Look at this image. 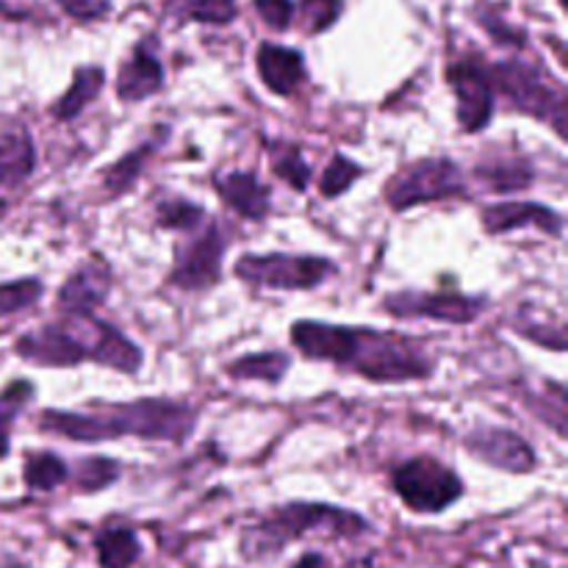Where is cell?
<instances>
[{
	"instance_id": "6da1fadb",
	"label": "cell",
	"mask_w": 568,
	"mask_h": 568,
	"mask_svg": "<svg viewBox=\"0 0 568 568\" xmlns=\"http://www.w3.org/2000/svg\"><path fill=\"white\" fill-rule=\"evenodd\" d=\"M292 342L308 358L347 366L377 383L422 381L433 369L430 361L408 338L366 327H338L305 320L292 325Z\"/></svg>"
},
{
	"instance_id": "7a4b0ae2",
	"label": "cell",
	"mask_w": 568,
	"mask_h": 568,
	"mask_svg": "<svg viewBox=\"0 0 568 568\" xmlns=\"http://www.w3.org/2000/svg\"><path fill=\"white\" fill-rule=\"evenodd\" d=\"M39 427L83 444L109 442L120 436L183 442L194 430V410L170 399H136L125 405H98L94 414L44 410Z\"/></svg>"
},
{
	"instance_id": "3957f363",
	"label": "cell",
	"mask_w": 568,
	"mask_h": 568,
	"mask_svg": "<svg viewBox=\"0 0 568 568\" xmlns=\"http://www.w3.org/2000/svg\"><path fill=\"white\" fill-rule=\"evenodd\" d=\"M14 353L28 364L50 369H67L81 361H94L125 375L142 369V349L109 322L94 316H67L61 325H44L42 331L22 336Z\"/></svg>"
},
{
	"instance_id": "277c9868",
	"label": "cell",
	"mask_w": 568,
	"mask_h": 568,
	"mask_svg": "<svg viewBox=\"0 0 568 568\" xmlns=\"http://www.w3.org/2000/svg\"><path fill=\"white\" fill-rule=\"evenodd\" d=\"M311 530L331 532V536H358L366 530V521L358 514L338 510L333 505H286L250 532L244 549L250 558H261L277 552Z\"/></svg>"
},
{
	"instance_id": "5b68a950",
	"label": "cell",
	"mask_w": 568,
	"mask_h": 568,
	"mask_svg": "<svg viewBox=\"0 0 568 568\" xmlns=\"http://www.w3.org/2000/svg\"><path fill=\"white\" fill-rule=\"evenodd\" d=\"M488 78H491V87L499 89L516 109L536 120L552 122L555 133L566 136L568 103L566 89L560 83L525 61H503L488 70Z\"/></svg>"
},
{
	"instance_id": "8992f818",
	"label": "cell",
	"mask_w": 568,
	"mask_h": 568,
	"mask_svg": "<svg viewBox=\"0 0 568 568\" xmlns=\"http://www.w3.org/2000/svg\"><path fill=\"white\" fill-rule=\"evenodd\" d=\"M333 272H336V266L327 258H316V255H242L236 264V275L242 281L253 283V286L288 288V292L316 288Z\"/></svg>"
},
{
	"instance_id": "52a82bcc",
	"label": "cell",
	"mask_w": 568,
	"mask_h": 568,
	"mask_svg": "<svg viewBox=\"0 0 568 568\" xmlns=\"http://www.w3.org/2000/svg\"><path fill=\"white\" fill-rule=\"evenodd\" d=\"M394 491L416 514H438L464 494L460 477L433 458H414L394 471Z\"/></svg>"
},
{
	"instance_id": "ba28073f",
	"label": "cell",
	"mask_w": 568,
	"mask_h": 568,
	"mask_svg": "<svg viewBox=\"0 0 568 568\" xmlns=\"http://www.w3.org/2000/svg\"><path fill=\"white\" fill-rule=\"evenodd\" d=\"M464 192V175L458 164L449 159H422L405 166L386 186V200L392 209L405 211L410 205L430 203V200L455 197Z\"/></svg>"
},
{
	"instance_id": "9c48e42d",
	"label": "cell",
	"mask_w": 568,
	"mask_h": 568,
	"mask_svg": "<svg viewBox=\"0 0 568 568\" xmlns=\"http://www.w3.org/2000/svg\"><path fill=\"white\" fill-rule=\"evenodd\" d=\"M222 255H225V236L211 222L194 239L181 244L175 253V270L170 281L181 288H209L222 275Z\"/></svg>"
},
{
	"instance_id": "30bf717a",
	"label": "cell",
	"mask_w": 568,
	"mask_h": 568,
	"mask_svg": "<svg viewBox=\"0 0 568 568\" xmlns=\"http://www.w3.org/2000/svg\"><path fill=\"white\" fill-rule=\"evenodd\" d=\"M447 81L458 98V120L464 131H483L494 114V87L486 67L471 59L455 61L447 70Z\"/></svg>"
},
{
	"instance_id": "8fae6325",
	"label": "cell",
	"mask_w": 568,
	"mask_h": 568,
	"mask_svg": "<svg viewBox=\"0 0 568 568\" xmlns=\"http://www.w3.org/2000/svg\"><path fill=\"white\" fill-rule=\"evenodd\" d=\"M388 314L408 320V316H425V320L449 322V325H469L483 314V300L464 297V294H414L399 292L386 300Z\"/></svg>"
},
{
	"instance_id": "7c38bea8",
	"label": "cell",
	"mask_w": 568,
	"mask_h": 568,
	"mask_svg": "<svg viewBox=\"0 0 568 568\" xmlns=\"http://www.w3.org/2000/svg\"><path fill=\"white\" fill-rule=\"evenodd\" d=\"M466 449L475 458L497 466V469L525 475L536 469V449L508 427H480L471 436H466Z\"/></svg>"
},
{
	"instance_id": "4fadbf2b",
	"label": "cell",
	"mask_w": 568,
	"mask_h": 568,
	"mask_svg": "<svg viewBox=\"0 0 568 568\" xmlns=\"http://www.w3.org/2000/svg\"><path fill=\"white\" fill-rule=\"evenodd\" d=\"M105 294H109V266L100 261H89L67 277L55 303L67 316H92Z\"/></svg>"
},
{
	"instance_id": "5bb4252c",
	"label": "cell",
	"mask_w": 568,
	"mask_h": 568,
	"mask_svg": "<svg viewBox=\"0 0 568 568\" xmlns=\"http://www.w3.org/2000/svg\"><path fill=\"white\" fill-rule=\"evenodd\" d=\"M483 225L488 233H510L516 227H541V231L560 236L564 216L541 203H497L483 211Z\"/></svg>"
},
{
	"instance_id": "9a60e30c",
	"label": "cell",
	"mask_w": 568,
	"mask_h": 568,
	"mask_svg": "<svg viewBox=\"0 0 568 568\" xmlns=\"http://www.w3.org/2000/svg\"><path fill=\"white\" fill-rule=\"evenodd\" d=\"M161 83H164V70H161L159 59L148 44H139L131 59L122 64L120 78H116V94L125 103H139L159 92Z\"/></svg>"
},
{
	"instance_id": "2e32d148",
	"label": "cell",
	"mask_w": 568,
	"mask_h": 568,
	"mask_svg": "<svg viewBox=\"0 0 568 568\" xmlns=\"http://www.w3.org/2000/svg\"><path fill=\"white\" fill-rule=\"evenodd\" d=\"M214 186L220 197L231 205L236 214L247 220H264L270 214V189L253 175V172H231V175H216Z\"/></svg>"
},
{
	"instance_id": "e0dca14e",
	"label": "cell",
	"mask_w": 568,
	"mask_h": 568,
	"mask_svg": "<svg viewBox=\"0 0 568 568\" xmlns=\"http://www.w3.org/2000/svg\"><path fill=\"white\" fill-rule=\"evenodd\" d=\"M258 72L275 94H294L305 81V61L297 50L266 42L258 50Z\"/></svg>"
},
{
	"instance_id": "ac0fdd59",
	"label": "cell",
	"mask_w": 568,
	"mask_h": 568,
	"mask_svg": "<svg viewBox=\"0 0 568 568\" xmlns=\"http://www.w3.org/2000/svg\"><path fill=\"white\" fill-rule=\"evenodd\" d=\"M37 166V150L26 131H9L0 136V186H20Z\"/></svg>"
},
{
	"instance_id": "d6986e66",
	"label": "cell",
	"mask_w": 568,
	"mask_h": 568,
	"mask_svg": "<svg viewBox=\"0 0 568 568\" xmlns=\"http://www.w3.org/2000/svg\"><path fill=\"white\" fill-rule=\"evenodd\" d=\"M103 83L105 72L100 67H81L75 72V78H72V87L64 92V98L53 105V116H59V120H75L92 100H98V94L103 92Z\"/></svg>"
},
{
	"instance_id": "ffe728a7",
	"label": "cell",
	"mask_w": 568,
	"mask_h": 568,
	"mask_svg": "<svg viewBox=\"0 0 568 568\" xmlns=\"http://www.w3.org/2000/svg\"><path fill=\"white\" fill-rule=\"evenodd\" d=\"M142 555L139 538L133 530L116 527V530H105L98 538V558L103 568H131Z\"/></svg>"
},
{
	"instance_id": "44dd1931",
	"label": "cell",
	"mask_w": 568,
	"mask_h": 568,
	"mask_svg": "<svg viewBox=\"0 0 568 568\" xmlns=\"http://www.w3.org/2000/svg\"><path fill=\"white\" fill-rule=\"evenodd\" d=\"M288 355L283 353H261V355H244V358L233 361L227 366L231 377L236 381H264V383H281L288 369Z\"/></svg>"
},
{
	"instance_id": "7402d4cb",
	"label": "cell",
	"mask_w": 568,
	"mask_h": 568,
	"mask_svg": "<svg viewBox=\"0 0 568 568\" xmlns=\"http://www.w3.org/2000/svg\"><path fill=\"white\" fill-rule=\"evenodd\" d=\"M22 477H26V486L33 488V491H53L55 486H61L70 477V469H67L59 455L37 453L26 458Z\"/></svg>"
},
{
	"instance_id": "603a6c76",
	"label": "cell",
	"mask_w": 568,
	"mask_h": 568,
	"mask_svg": "<svg viewBox=\"0 0 568 568\" xmlns=\"http://www.w3.org/2000/svg\"><path fill=\"white\" fill-rule=\"evenodd\" d=\"M477 175L491 183L494 192H519L532 183L530 166L521 164V161H497L494 166L477 170Z\"/></svg>"
},
{
	"instance_id": "cb8c5ba5",
	"label": "cell",
	"mask_w": 568,
	"mask_h": 568,
	"mask_svg": "<svg viewBox=\"0 0 568 568\" xmlns=\"http://www.w3.org/2000/svg\"><path fill=\"white\" fill-rule=\"evenodd\" d=\"M44 286L37 277H26V281L0 283V316L20 314V311L31 308L42 300Z\"/></svg>"
},
{
	"instance_id": "d4e9b609",
	"label": "cell",
	"mask_w": 568,
	"mask_h": 568,
	"mask_svg": "<svg viewBox=\"0 0 568 568\" xmlns=\"http://www.w3.org/2000/svg\"><path fill=\"white\" fill-rule=\"evenodd\" d=\"M205 222V211L200 205L186 203V200L170 197L164 203H159V225L166 231H197Z\"/></svg>"
},
{
	"instance_id": "484cf974",
	"label": "cell",
	"mask_w": 568,
	"mask_h": 568,
	"mask_svg": "<svg viewBox=\"0 0 568 568\" xmlns=\"http://www.w3.org/2000/svg\"><path fill=\"white\" fill-rule=\"evenodd\" d=\"M33 388L31 383H11L3 394H0V458L9 455V433H11V422L14 416L20 414L22 405L31 399Z\"/></svg>"
},
{
	"instance_id": "4316f807",
	"label": "cell",
	"mask_w": 568,
	"mask_h": 568,
	"mask_svg": "<svg viewBox=\"0 0 568 568\" xmlns=\"http://www.w3.org/2000/svg\"><path fill=\"white\" fill-rule=\"evenodd\" d=\"M272 166H275V175H281L297 192H303L311 183L308 164H305L300 150L292 148V144H277L275 153H272Z\"/></svg>"
},
{
	"instance_id": "83f0119b",
	"label": "cell",
	"mask_w": 568,
	"mask_h": 568,
	"mask_svg": "<svg viewBox=\"0 0 568 568\" xmlns=\"http://www.w3.org/2000/svg\"><path fill=\"white\" fill-rule=\"evenodd\" d=\"M150 150L153 148H150V144H144V148L128 153L122 161H116V164L109 170V175H105V189H109L111 194L128 192V189L139 181V175H142V164H144V159L150 155Z\"/></svg>"
},
{
	"instance_id": "f1b7e54d",
	"label": "cell",
	"mask_w": 568,
	"mask_h": 568,
	"mask_svg": "<svg viewBox=\"0 0 568 568\" xmlns=\"http://www.w3.org/2000/svg\"><path fill=\"white\" fill-rule=\"evenodd\" d=\"M120 477V466L114 460L105 458H89L81 460L75 471V483L81 491H100V488H109L111 483Z\"/></svg>"
},
{
	"instance_id": "f546056e",
	"label": "cell",
	"mask_w": 568,
	"mask_h": 568,
	"mask_svg": "<svg viewBox=\"0 0 568 568\" xmlns=\"http://www.w3.org/2000/svg\"><path fill=\"white\" fill-rule=\"evenodd\" d=\"M181 11L197 22L225 26L236 17V0H183Z\"/></svg>"
},
{
	"instance_id": "4dcf8cb0",
	"label": "cell",
	"mask_w": 568,
	"mask_h": 568,
	"mask_svg": "<svg viewBox=\"0 0 568 568\" xmlns=\"http://www.w3.org/2000/svg\"><path fill=\"white\" fill-rule=\"evenodd\" d=\"M358 175L361 166L355 164V161H349L347 155H336V159L331 161V166L325 170V175H322V194H325V197H338V194L347 192V189L358 181Z\"/></svg>"
},
{
	"instance_id": "1f68e13d",
	"label": "cell",
	"mask_w": 568,
	"mask_h": 568,
	"mask_svg": "<svg viewBox=\"0 0 568 568\" xmlns=\"http://www.w3.org/2000/svg\"><path fill=\"white\" fill-rule=\"evenodd\" d=\"M303 26L308 33H320L331 28L342 14V0H303Z\"/></svg>"
},
{
	"instance_id": "d6a6232c",
	"label": "cell",
	"mask_w": 568,
	"mask_h": 568,
	"mask_svg": "<svg viewBox=\"0 0 568 568\" xmlns=\"http://www.w3.org/2000/svg\"><path fill=\"white\" fill-rule=\"evenodd\" d=\"M255 11L261 20L275 31H286L294 20V3L292 0H253Z\"/></svg>"
},
{
	"instance_id": "836d02e7",
	"label": "cell",
	"mask_w": 568,
	"mask_h": 568,
	"mask_svg": "<svg viewBox=\"0 0 568 568\" xmlns=\"http://www.w3.org/2000/svg\"><path fill=\"white\" fill-rule=\"evenodd\" d=\"M55 3H59L67 14L75 17V20L81 22L100 20V17H105L111 11L109 0H55Z\"/></svg>"
},
{
	"instance_id": "e575fe53",
	"label": "cell",
	"mask_w": 568,
	"mask_h": 568,
	"mask_svg": "<svg viewBox=\"0 0 568 568\" xmlns=\"http://www.w3.org/2000/svg\"><path fill=\"white\" fill-rule=\"evenodd\" d=\"M294 568H325V558L322 555H305L303 560H297Z\"/></svg>"
}]
</instances>
